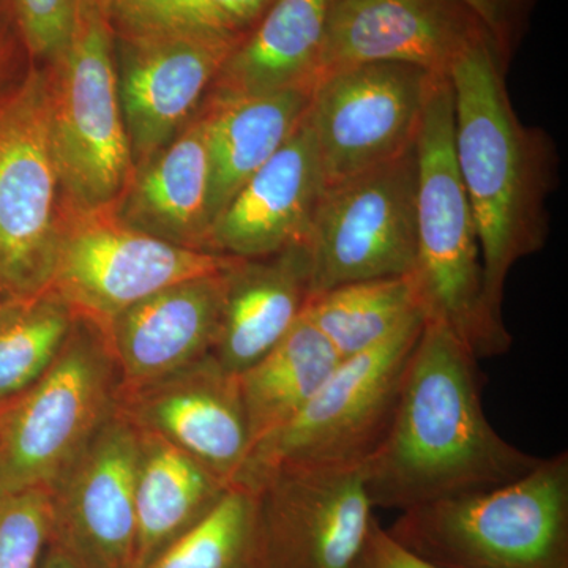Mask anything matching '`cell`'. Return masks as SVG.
<instances>
[{
    "label": "cell",
    "instance_id": "6da1fadb",
    "mask_svg": "<svg viewBox=\"0 0 568 568\" xmlns=\"http://www.w3.org/2000/svg\"><path fill=\"white\" fill-rule=\"evenodd\" d=\"M478 358L439 321H425L383 443L364 465L373 507L409 508L518 480L541 458L489 424Z\"/></svg>",
    "mask_w": 568,
    "mask_h": 568
},
{
    "label": "cell",
    "instance_id": "7a4b0ae2",
    "mask_svg": "<svg viewBox=\"0 0 568 568\" xmlns=\"http://www.w3.org/2000/svg\"><path fill=\"white\" fill-rule=\"evenodd\" d=\"M454 93V145L484 267L485 301L503 320L504 287L514 265L547 244V197L555 149L541 130L523 125L506 84V55L489 36L448 71Z\"/></svg>",
    "mask_w": 568,
    "mask_h": 568
},
{
    "label": "cell",
    "instance_id": "3957f363",
    "mask_svg": "<svg viewBox=\"0 0 568 568\" xmlns=\"http://www.w3.org/2000/svg\"><path fill=\"white\" fill-rule=\"evenodd\" d=\"M454 93L436 78L417 138V284L426 320L446 324L485 358L506 354L514 338L485 301L476 223L454 145Z\"/></svg>",
    "mask_w": 568,
    "mask_h": 568
},
{
    "label": "cell",
    "instance_id": "277c9868",
    "mask_svg": "<svg viewBox=\"0 0 568 568\" xmlns=\"http://www.w3.org/2000/svg\"><path fill=\"white\" fill-rule=\"evenodd\" d=\"M386 530L440 568H568V454L503 487L409 508Z\"/></svg>",
    "mask_w": 568,
    "mask_h": 568
},
{
    "label": "cell",
    "instance_id": "5b68a950",
    "mask_svg": "<svg viewBox=\"0 0 568 568\" xmlns=\"http://www.w3.org/2000/svg\"><path fill=\"white\" fill-rule=\"evenodd\" d=\"M47 67L61 207H114L134 166L119 99L115 33L102 0H80L69 44Z\"/></svg>",
    "mask_w": 568,
    "mask_h": 568
},
{
    "label": "cell",
    "instance_id": "8992f818",
    "mask_svg": "<svg viewBox=\"0 0 568 568\" xmlns=\"http://www.w3.org/2000/svg\"><path fill=\"white\" fill-rule=\"evenodd\" d=\"M121 386L106 332L77 316L50 369L0 407V489H51L115 413Z\"/></svg>",
    "mask_w": 568,
    "mask_h": 568
},
{
    "label": "cell",
    "instance_id": "52a82bcc",
    "mask_svg": "<svg viewBox=\"0 0 568 568\" xmlns=\"http://www.w3.org/2000/svg\"><path fill=\"white\" fill-rule=\"evenodd\" d=\"M425 321L339 362L293 420L252 448L235 485L252 489L278 467L364 466L386 436Z\"/></svg>",
    "mask_w": 568,
    "mask_h": 568
},
{
    "label": "cell",
    "instance_id": "ba28073f",
    "mask_svg": "<svg viewBox=\"0 0 568 568\" xmlns=\"http://www.w3.org/2000/svg\"><path fill=\"white\" fill-rule=\"evenodd\" d=\"M50 73L31 67L0 102V301L47 291L61 227Z\"/></svg>",
    "mask_w": 568,
    "mask_h": 568
},
{
    "label": "cell",
    "instance_id": "9c48e42d",
    "mask_svg": "<svg viewBox=\"0 0 568 568\" xmlns=\"http://www.w3.org/2000/svg\"><path fill=\"white\" fill-rule=\"evenodd\" d=\"M62 211L44 293L74 316L104 328L114 317L171 284L219 274L239 257L185 248L126 226L111 209Z\"/></svg>",
    "mask_w": 568,
    "mask_h": 568
},
{
    "label": "cell",
    "instance_id": "30bf717a",
    "mask_svg": "<svg viewBox=\"0 0 568 568\" xmlns=\"http://www.w3.org/2000/svg\"><path fill=\"white\" fill-rule=\"evenodd\" d=\"M416 145L325 190L305 242L312 295L347 283L414 274Z\"/></svg>",
    "mask_w": 568,
    "mask_h": 568
},
{
    "label": "cell",
    "instance_id": "8fae6325",
    "mask_svg": "<svg viewBox=\"0 0 568 568\" xmlns=\"http://www.w3.org/2000/svg\"><path fill=\"white\" fill-rule=\"evenodd\" d=\"M436 74L398 62L331 71L313 84L308 119L328 186L417 144Z\"/></svg>",
    "mask_w": 568,
    "mask_h": 568
},
{
    "label": "cell",
    "instance_id": "7c38bea8",
    "mask_svg": "<svg viewBox=\"0 0 568 568\" xmlns=\"http://www.w3.org/2000/svg\"><path fill=\"white\" fill-rule=\"evenodd\" d=\"M267 568H357L376 523L364 466H286L252 488Z\"/></svg>",
    "mask_w": 568,
    "mask_h": 568
},
{
    "label": "cell",
    "instance_id": "4fadbf2b",
    "mask_svg": "<svg viewBox=\"0 0 568 568\" xmlns=\"http://www.w3.org/2000/svg\"><path fill=\"white\" fill-rule=\"evenodd\" d=\"M140 429L112 414L50 489L48 547L78 568H133Z\"/></svg>",
    "mask_w": 568,
    "mask_h": 568
},
{
    "label": "cell",
    "instance_id": "5bb4252c",
    "mask_svg": "<svg viewBox=\"0 0 568 568\" xmlns=\"http://www.w3.org/2000/svg\"><path fill=\"white\" fill-rule=\"evenodd\" d=\"M245 33L115 37L119 99L133 166H142L193 121Z\"/></svg>",
    "mask_w": 568,
    "mask_h": 568
},
{
    "label": "cell",
    "instance_id": "9a60e30c",
    "mask_svg": "<svg viewBox=\"0 0 568 568\" xmlns=\"http://www.w3.org/2000/svg\"><path fill=\"white\" fill-rule=\"evenodd\" d=\"M118 410L138 429L173 444L231 487L252 452L239 376L224 372L212 354L162 379L121 388Z\"/></svg>",
    "mask_w": 568,
    "mask_h": 568
},
{
    "label": "cell",
    "instance_id": "2e32d148",
    "mask_svg": "<svg viewBox=\"0 0 568 568\" xmlns=\"http://www.w3.org/2000/svg\"><path fill=\"white\" fill-rule=\"evenodd\" d=\"M485 36L487 29L459 0H336L316 81L376 62L409 63L448 77L458 55Z\"/></svg>",
    "mask_w": 568,
    "mask_h": 568
},
{
    "label": "cell",
    "instance_id": "e0dca14e",
    "mask_svg": "<svg viewBox=\"0 0 568 568\" xmlns=\"http://www.w3.org/2000/svg\"><path fill=\"white\" fill-rule=\"evenodd\" d=\"M325 190L315 134L305 115L290 140L216 216L205 248L239 260H260L305 244Z\"/></svg>",
    "mask_w": 568,
    "mask_h": 568
},
{
    "label": "cell",
    "instance_id": "ac0fdd59",
    "mask_svg": "<svg viewBox=\"0 0 568 568\" xmlns=\"http://www.w3.org/2000/svg\"><path fill=\"white\" fill-rule=\"evenodd\" d=\"M227 271L171 284L103 328L121 373V388L162 379L212 353Z\"/></svg>",
    "mask_w": 568,
    "mask_h": 568
},
{
    "label": "cell",
    "instance_id": "d6986e66",
    "mask_svg": "<svg viewBox=\"0 0 568 568\" xmlns=\"http://www.w3.org/2000/svg\"><path fill=\"white\" fill-rule=\"evenodd\" d=\"M312 297L306 244L260 260H239L227 271L222 320L212 357L241 376L286 336Z\"/></svg>",
    "mask_w": 568,
    "mask_h": 568
},
{
    "label": "cell",
    "instance_id": "ffe728a7",
    "mask_svg": "<svg viewBox=\"0 0 568 568\" xmlns=\"http://www.w3.org/2000/svg\"><path fill=\"white\" fill-rule=\"evenodd\" d=\"M207 132L201 112L163 151L136 168L112 212L133 230L170 244L207 252Z\"/></svg>",
    "mask_w": 568,
    "mask_h": 568
},
{
    "label": "cell",
    "instance_id": "44dd1931",
    "mask_svg": "<svg viewBox=\"0 0 568 568\" xmlns=\"http://www.w3.org/2000/svg\"><path fill=\"white\" fill-rule=\"evenodd\" d=\"M336 0H274L231 52L205 100L313 88ZM204 100V102H205Z\"/></svg>",
    "mask_w": 568,
    "mask_h": 568
},
{
    "label": "cell",
    "instance_id": "7402d4cb",
    "mask_svg": "<svg viewBox=\"0 0 568 568\" xmlns=\"http://www.w3.org/2000/svg\"><path fill=\"white\" fill-rule=\"evenodd\" d=\"M310 95L312 88H294L263 95L205 100L200 112L211 160V226L235 193L298 129L308 112Z\"/></svg>",
    "mask_w": 568,
    "mask_h": 568
},
{
    "label": "cell",
    "instance_id": "603a6c76",
    "mask_svg": "<svg viewBox=\"0 0 568 568\" xmlns=\"http://www.w3.org/2000/svg\"><path fill=\"white\" fill-rule=\"evenodd\" d=\"M230 484L173 444L141 432L133 568L148 567L219 506Z\"/></svg>",
    "mask_w": 568,
    "mask_h": 568
},
{
    "label": "cell",
    "instance_id": "cb8c5ba5",
    "mask_svg": "<svg viewBox=\"0 0 568 568\" xmlns=\"http://www.w3.org/2000/svg\"><path fill=\"white\" fill-rule=\"evenodd\" d=\"M342 361L302 313L282 342L239 376L252 448L293 420Z\"/></svg>",
    "mask_w": 568,
    "mask_h": 568
},
{
    "label": "cell",
    "instance_id": "d4e9b609",
    "mask_svg": "<svg viewBox=\"0 0 568 568\" xmlns=\"http://www.w3.org/2000/svg\"><path fill=\"white\" fill-rule=\"evenodd\" d=\"M304 313L343 361L426 320L413 275L343 284L312 295Z\"/></svg>",
    "mask_w": 568,
    "mask_h": 568
},
{
    "label": "cell",
    "instance_id": "484cf974",
    "mask_svg": "<svg viewBox=\"0 0 568 568\" xmlns=\"http://www.w3.org/2000/svg\"><path fill=\"white\" fill-rule=\"evenodd\" d=\"M77 316L51 294L0 308V407L29 390L54 364Z\"/></svg>",
    "mask_w": 568,
    "mask_h": 568
},
{
    "label": "cell",
    "instance_id": "4316f807",
    "mask_svg": "<svg viewBox=\"0 0 568 568\" xmlns=\"http://www.w3.org/2000/svg\"><path fill=\"white\" fill-rule=\"evenodd\" d=\"M144 568H267L256 493L233 485L200 525Z\"/></svg>",
    "mask_w": 568,
    "mask_h": 568
},
{
    "label": "cell",
    "instance_id": "83f0119b",
    "mask_svg": "<svg viewBox=\"0 0 568 568\" xmlns=\"http://www.w3.org/2000/svg\"><path fill=\"white\" fill-rule=\"evenodd\" d=\"M115 37L242 33L209 0H102Z\"/></svg>",
    "mask_w": 568,
    "mask_h": 568
},
{
    "label": "cell",
    "instance_id": "f1b7e54d",
    "mask_svg": "<svg viewBox=\"0 0 568 568\" xmlns=\"http://www.w3.org/2000/svg\"><path fill=\"white\" fill-rule=\"evenodd\" d=\"M50 529V489H0V568H40Z\"/></svg>",
    "mask_w": 568,
    "mask_h": 568
},
{
    "label": "cell",
    "instance_id": "f546056e",
    "mask_svg": "<svg viewBox=\"0 0 568 568\" xmlns=\"http://www.w3.org/2000/svg\"><path fill=\"white\" fill-rule=\"evenodd\" d=\"M32 59L51 65L69 44L80 0H7Z\"/></svg>",
    "mask_w": 568,
    "mask_h": 568
},
{
    "label": "cell",
    "instance_id": "4dcf8cb0",
    "mask_svg": "<svg viewBox=\"0 0 568 568\" xmlns=\"http://www.w3.org/2000/svg\"><path fill=\"white\" fill-rule=\"evenodd\" d=\"M357 568H440L399 545L379 523L373 525Z\"/></svg>",
    "mask_w": 568,
    "mask_h": 568
},
{
    "label": "cell",
    "instance_id": "1f68e13d",
    "mask_svg": "<svg viewBox=\"0 0 568 568\" xmlns=\"http://www.w3.org/2000/svg\"><path fill=\"white\" fill-rule=\"evenodd\" d=\"M459 2L476 14L477 20L484 24L499 50L506 55L517 0H459Z\"/></svg>",
    "mask_w": 568,
    "mask_h": 568
},
{
    "label": "cell",
    "instance_id": "d6a6232c",
    "mask_svg": "<svg viewBox=\"0 0 568 568\" xmlns=\"http://www.w3.org/2000/svg\"><path fill=\"white\" fill-rule=\"evenodd\" d=\"M237 32L246 33L263 18L274 0H209Z\"/></svg>",
    "mask_w": 568,
    "mask_h": 568
},
{
    "label": "cell",
    "instance_id": "836d02e7",
    "mask_svg": "<svg viewBox=\"0 0 568 568\" xmlns=\"http://www.w3.org/2000/svg\"><path fill=\"white\" fill-rule=\"evenodd\" d=\"M21 77L22 74H18L17 70V52H14L9 26L0 11V102Z\"/></svg>",
    "mask_w": 568,
    "mask_h": 568
},
{
    "label": "cell",
    "instance_id": "e575fe53",
    "mask_svg": "<svg viewBox=\"0 0 568 568\" xmlns=\"http://www.w3.org/2000/svg\"><path fill=\"white\" fill-rule=\"evenodd\" d=\"M40 568H78L73 562H70L65 556L55 551L54 548L48 547L44 551L43 559H41Z\"/></svg>",
    "mask_w": 568,
    "mask_h": 568
},
{
    "label": "cell",
    "instance_id": "d590c367",
    "mask_svg": "<svg viewBox=\"0 0 568 568\" xmlns=\"http://www.w3.org/2000/svg\"><path fill=\"white\" fill-rule=\"evenodd\" d=\"M3 304H6V302L0 301V308H2Z\"/></svg>",
    "mask_w": 568,
    "mask_h": 568
}]
</instances>
